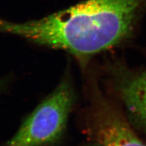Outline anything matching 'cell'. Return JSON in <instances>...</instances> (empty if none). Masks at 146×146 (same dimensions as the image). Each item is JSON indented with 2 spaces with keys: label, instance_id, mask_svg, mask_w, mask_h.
Here are the masks:
<instances>
[{
  "label": "cell",
  "instance_id": "obj_4",
  "mask_svg": "<svg viewBox=\"0 0 146 146\" xmlns=\"http://www.w3.org/2000/svg\"><path fill=\"white\" fill-rule=\"evenodd\" d=\"M115 92L131 125L146 133V69L134 70L122 64L112 68Z\"/></svg>",
  "mask_w": 146,
  "mask_h": 146
},
{
  "label": "cell",
  "instance_id": "obj_2",
  "mask_svg": "<svg viewBox=\"0 0 146 146\" xmlns=\"http://www.w3.org/2000/svg\"><path fill=\"white\" fill-rule=\"evenodd\" d=\"M74 102V90L64 78L23 122L7 146H46L57 141Z\"/></svg>",
  "mask_w": 146,
  "mask_h": 146
},
{
  "label": "cell",
  "instance_id": "obj_1",
  "mask_svg": "<svg viewBox=\"0 0 146 146\" xmlns=\"http://www.w3.org/2000/svg\"><path fill=\"white\" fill-rule=\"evenodd\" d=\"M146 16V0H86L37 21L0 18V32L66 51L81 62L131 39Z\"/></svg>",
  "mask_w": 146,
  "mask_h": 146
},
{
  "label": "cell",
  "instance_id": "obj_5",
  "mask_svg": "<svg viewBox=\"0 0 146 146\" xmlns=\"http://www.w3.org/2000/svg\"><path fill=\"white\" fill-rule=\"evenodd\" d=\"M2 82L1 81H0V91H1V89H2Z\"/></svg>",
  "mask_w": 146,
  "mask_h": 146
},
{
  "label": "cell",
  "instance_id": "obj_3",
  "mask_svg": "<svg viewBox=\"0 0 146 146\" xmlns=\"http://www.w3.org/2000/svg\"><path fill=\"white\" fill-rule=\"evenodd\" d=\"M91 146H146L127 116L104 97H98L89 118Z\"/></svg>",
  "mask_w": 146,
  "mask_h": 146
}]
</instances>
